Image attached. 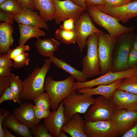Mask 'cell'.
Returning <instances> with one entry per match:
<instances>
[{"label": "cell", "mask_w": 137, "mask_h": 137, "mask_svg": "<svg viewBox=\"0 0 137 137\" xmlns=\"http://www.w3.org/2000/svg\"><path fill=\"white\" fill-rule=\"evenodd\" d=\"M86 6L97 5H105L104 0H85Z\"/></svg>", "instance_id": "obj_46"}, {"label": "cell", "mask_w": 137, "mask_h": 137, "mask_svg": "<svg viewBox=\"0 0 137 137\" xmlns=\"http://www.w3.org/2000/svg\"><path fill=\"white\" fill-rule=\"evenodd\" d=\"M110 120L114 123L118 135H123L137 123V111L116 109Z\"/></svg>", "instance_id": "obj_14"}, {"label": "cell", "mask_w": 137, "mask_h": 137, "mask_svg": "<svg viewBox=\"0 0 137 137\" xmlns=\"http://www.w3.org/2000/svg\"><path fill=\"white\" fill-rule=\"evenodd\" d=\"M55 8L54 19L56 24L70 18L76 21L85 10L71 0H53Z\"/></svg>", "instance_id": "obj_10"}, {"label": "cell", "mask_w": 137, "mask_h": 137, "mask_svg": "<svg viewBox=\"0 0 137 137\" xmlns=\"http://www.w3.org/2000/svg\"><path fill=\"white\" fill-rule=\"evenodd\" d=\"M132 47L137 51V33L134 35Z\"/></svg>", "instance_id": "obj_50"}, {"label": "cell", "mask_w": 137, "mask_h": 137, "mask_svg": "<svg viewBox=\"0 0 137 137\" xmlns=\"http://www.w3.org/2000/svg\"><path fill=\"white\" fill-rule=\"evenodd\" d=\"M0 104L6 100H12L15 103H18L14 95L10 89L9 86L5 89L2 95L0 97Z\"/></svg>", "instance_id": "obj_36"}, {"label": "cell", "mask_w": 137, "mask_h": 137, "mask_svg": "<svg viewBox=\"0 0 137 137\" xmlns=\"http://www.w3.org/2000/svg\"><path fill=\"white\" fill-rule=\"evenodd\" d=\"M76 22V21L72 18L66 19L63 21V23L60 25V28L67 31L74 30Z\"/></svg>", "instance_id": "obj_38"}, {"label": "cell", "mask_w": 137, "mask_h": 137, "mask_svg": "<svg viewBox=\"0 0 137 137\" xmlns=\"http://www.w3.org/2000/svg\"><path fill=\"white\" fill-rule=\"evenodd\" d=\"M135 34L133 32L124 33L117 37L110 71L118 72L129 69L128 59Z\"/></svg>", "instance_id": "obj_4"}, {"label": "cell", "mask_w": 137, "mask_h": 137, "mask_svg": "<svg viewBox=\"0 0 137 137\" xmlns=\"http://www.w3.org/2000/svg\"><path fill=\"white\" fill-rule=\"evenodd\" d=\"M136 74H137V66L123 71L116 72L109 71L104 75L90 81L82 82H75L73 90L75 91L82 88H92L100 85L109 84L118 79Z\"/></svg>", "instance_id": "obj_9"}, {"label": "cell", "mask_w": 137, "mask_h": 137, "mask_svg": "<svg viewBox=\"0 0 137 137\" xmlns=\"http://www.w3.org/2000/svg\"><path fill=\"white\" fill-rule=\"evenodd\" d=\"M14 19L18 24L30 25L48 29L45 22L37 11L26 8L19 13L14 15Z\"/></svg>", "instance_id": "obj_18"}, {"label": "cell", "mask_w": 137, "mask_h": 137, "mask_svg": "<svg viewBox=\"0 0 137 137\" xmlns=\"http://www.w3.org/2000/svg\"><path fill=\"white\" fill-rule=\"evenodd\" d=\"M0 10L13 15L20 13L22 8L17 0H8L0 4Z\"/></svg>", "instance_id": "obj_29"}, {"label": "cell", "mask_w": 137, "mask_h": 137, "mask_svg": "<svg viewBox=\"0 0 137 137\" xmlns=\"http://www.w3.org/2000/svg\"><path fill=\"white\" fill-rule=\"evenodd\" d=\"M56 38L67 45L77 43V37L74 30L67 31L61 28L57 29L55 32Z\"/></svg>", "instance_id": "obj_27"}, {"label": "cell", "mask_w": 137, "mask_h": 137, "mask_svg": "<svg viewBox=\"0 0 137 137\" xmlns=\"http://www.w3.org/2000/svg\"><path fill=\"white\" fill-rule=\"evenodd\" d=\"M123 79L107 84H101L95 88H82L76 91L79 93H84L93 96L99 95L111 100L115 90L118 88Z\"/></svg>", "instance_id": "obj_20"}, {"label": "cell", "mask_w": 137, "mask_h": 137, "mask_svg": "<svg viewBox=\"0 0 137 137\" xmlns=\"http://www.w3.org/2000/svg\"><path fill=\"white\" fill-rule=\"evenodd\" d=\"M95 6L98 9L116 18L119 21L126 23L131 19L137 17V1H133L121 7L113 8L105 5Z\"/></svg>", "instance_id": "obj_13"}, {"label": "cell", "mask_w": 137, "mask_h": 137, "mask_svg": "<svg viewBox=\"0 0 137 137\" xmlns=\"http://www.w3.org/2000/svg\"><path fill=\"white\" fill-rule=\"evenodd\" d=\"M52 63L49 57L45 60L42 67L34 68L23 81V88L19 99L24 101H32L37 96L44 92L46 76Z\"/></svg>", "instance_id": "obj_1"}, {"label": "cell", "mask_w": 137, "mask_h": 137, "mask_svg": "<svg viewBox=\"0 0 137 137\" xmlns=\"http://www.w3.org/2000/svg\"><path fill=\"white\" fill-rule=\"evenodd\" d=\"M65 132L61 130V132L59 135L58 137H67L68 136L66 135Z\"/></svg>", "instance_id": "obj_51"}, {"label": "cell", "mask_w": 137, "mask_h": 137, "mask_svg": "<svg viewBox=\"0 0 137 137\" xmlns=\"http://www.w3.org/2000/svg\"><path fill=\"white\" fill-rule=\"evenodd\" d=\"M23 81L19 77L11 73L10 77V82L9 87L19 104L22 103L19 97L22 92L23 88Z\"/></svg>", "instance_id": "obj_30"}, {"label": "cell", "mask_w": 137, "mask_h": 137, "mask_svg": "<svg viewBox=\"0 0 137 137\" xmlns=\"http://www.w3.org/2000/svg\"><path fill=\"white\" fill-rule=\"evenodd\" d=\"M49 57L55 66L71 75L76 82H82L87 81L88 78L82 71L77 70L68 63L56 57L54 54L50 55Z\"/></svg>", "instance_id": "obj_25"}, {"label": "cell", "mask_w": 137, "mask_h": 137, "mask_svg": "<svg viewBox=\"0 0 137 137\" xmlns=\"http://www.w3.org/2000/svg\"><path fill=\"white\" fill-rule=\"evenodd\" d=\"M14 15L0 11V21L12 25L14 24Z\"/></svg>", "instance_id": "obj_40"}, {"label": "cell", "mask_w": 137, "mask_h": 137, "mask_svg": "<svg viewBox=\"0 0 137 137\" xmlns=\"http://www.w3.org/2000/svg\"><path fill=\"white\" fill-rule=\"evenodd\" d=\"M44 119V123L49 133L53 137H58L61 128L68 121L64 114L62 101L56 111H52Z\"/></svg>", "instance_id": "obj_15"}, {"label": "cell", "mask_w": 137, "mask_h": 137, "mask_svg": "<svg viewBox=\"0 0 137 137\" xmlns=\"http://www.w3.org/2000/svg\"><path fill=\"white\" fill-rule=\"evenodd\" d=\"M84 131L87 137H115L118 135L111 120L86 121Z\"/></svg>", "instance_id": "obj_12"}, {"label": "cell", "mask_w": 137, "mask_h": 137, "mask_svg": "<svg viewBox=\"0 0 137 137\" xmlns=\"http://www.w3.org/2000/svg\"><path fill=\"white\" fill-rule=\"evenodd\" d=\"M86 10L94 22L105 28L114 38H117L124 33L133 32L135 28L134 26L123 25L116 18L102 12L94 6H87Z\"/></svg>", "instance_id": "obj_2"}, {"label": "cell", "mask_w": 137, "mask_h": 137, "mask_svg": "<svg viewBox=\"0 0 137 137\" xmlns=\"http://www.w3.org/2000/svg\"><path fill=\"white\" fill-rule=\"evenodd\" d=\"M73 92L62 100L65 115L68 120L74 114H84L89 107L95 102L96 98L92 96Z\"/></svg>", "instance_id": "obj_6"}, {"label": "cell", "mask_w": 137, "mask_h": 137, "mask_svg": "<svg viewBox=\"0 0 137 137\" xmlns=\"http://www.w3.org/2000/svg\"><path fill=\"white\" fill-rule=\"evenodd\" d=\"M105 5L111 7H117L122 6L131 1L130 0H104Z\"/></svg>", "instance_id": "obj_39"}, {"label": "cell", "mask_w": 137, "mask_h": 137, "mask_svg": "<svg viewBox=\"0 0 137 137\" xmlns=\"http://www.w3.org/2000/svg\"><path fill=\"white\" fill-rule=\"evenodd\" d=\"M11 67H0V76H3L9 75L11 73Z\"/></svg>", "instance_id": "obj_47"}, {"label": "cell", "mask_w": 137, "mask_h": 137, "mask_svg": "<svg viewBox=\"0 0 137 137\" xmlns=\"http://www.w3.org/2000/svg\"><path fill=\"white\" fill-rule=\"evenodd\" d=\"M2 126L9 128L18 136L32 137L29 128L20 122L13 114H10L4 119L2 123Z\"/></svg>", "instance_id": "obj_22"}, {"label": "cell", "mask_w": 137, "mask_h": 137, "mask_svg": "<svg viewBox=\"0 0 137 137\" xmlns=\"http://www.w3.org/2000/svg\"><path fill=\"white\" fill-rule=\"evenodd\" d=\"M131 0V1H137V0Z\"/></svg>", "instance_id": "obj_53"}, {"label": "cell", "mask_w": 137, "mask_h": 137, "mask_svg": "<svg viewBox=\"0 0 137 137\" xmlns=\"http://www.w3.org/2000/svg\"><path fill=\"white\" fill-rule=\"evenodd\" d=\"M115 109L137 111V94L117 89L111 100Z\"/></svg>", "instance_id": "obj_17"}, {"label": "cell", "mask_w": 137, "mask_h": 137, "mask_svg": "<svg viewBox=\"0 0 137 137\" xmlns=\"http://www.w3.org/2000/svg\"><path fill=\"white\" fill-rule=\"evenodd\" d=\"M20 34L19 44H24L29 39L33 38H39L41 36H45L44 31L40 28L34 26L18 24Z\"/></svg>", "instance_id": "obj_24"}, {"label": "cell", "mask_w": 137, "mask_h": 137, "mask_svg": "<svg viewBox=\"0 0 137 137\" xmlns=\"http://www.w3.org/2000/svg\"><path fill=\"white\" fill-rule=\"evenodd\" d=\"M14 29L12 25L6 22L0 23V54L6 53L12 46L14 39L12 35Z\"/></svg>", "instance_id": "obj_21"}, {"label": "cell", "mask_w": 137, "mask_h": 137, "mask_svg": "<svg viewBox=\"0 0 137 137\" xmlns=\"http://www.w3.org/2000/svg\"><path fill=\"white\" fill-rule=\"evenodd\" d=\"M30 49V47L28 45L20 44L15 48L10 49L5 54L8 58L12 60L14 57L28 51Z\"/></svg>", "instance_id": "obj_34"}, {"label": "cell", "mask_w": 137, "mask_h": 137, "mask_svg": "<svg viewBox=\"0 0 137 137\" xmlns=\"http://www.w3.org/2000/svg\"><path fill=\"white\" fill-rule=\"evenodd\" d=\"M73 3L86 10L87 6L85 0H71Z\"/></svg>", "instance_id": "obj_48"}, {"label": "cell", "mask_w": 137, "mask_h": 137, "mask_svg": "<svg viewBox=\"0 0 137 137\" xmlns=\"http://www.w3.org/2000/svg\"><path fill=\"white\" fill-rule=\"evenodd\" d=\"M75 31L77 35V43L80 52L82 53L86 45L87 40L91 35L101 31L93 24L88 13H84L76 21Z\"/></svg>", "instance_id": "obj_11"}, {"label": "cell", "mask_w": 137, "mask_h": 137, "mask_svg": "<svg viewBox=\"0 0 137 137\" xmlns=\"http://www.w3.org/2000/svg\"><path fill=\"white\" fill-rule=\"evenodd\" d=\"M85 122L79 113H76L68 120L61 130L72 137H87L84 131Z\"/></svg>", "instance_id": "obj_19"}, {"label": "cell", "mask_w": 137, "mask_h": 137, "mask_svg": "<svg viewBox=\"0 0 137 137\" xmlns=\"http://www.w3.org/2000/svg\"><path fill=\"white\" fill-rule=\"evenodd\" d=\"M13 67L16 69H19L29 64L30 60L28 53H24L15 57L13 59Z\"/></svg>", "instance_id": "obj_32"}, {"label": "cell", "mask_w": 137, "mask_h": 137, "mask_svg": "<svg viewBox=\"0 0 137 137\" xmlns=\"http://www.w3.org/2000/svg\"><path fill=\"white\" fill-rule=\"evenodd\" d=\"M115 110L110 100L100 95L84 114V118L86 122L110 120Z\"/></svg>", "instance_id": "obj_8"}, {"label": "cell", "mask_w": 137, "mask_h": 137, "mask_svg": "<svg viewBox=\"0 0 137 137\" xmlns=\"http://www.w3.org/2000/svg\"><path fill=\"white\" fill-rule=\"evenodd\" d=\"M34 111L36 118L40 121L43 118H44L48 116L51 112L50 110L41 109L35 106Z\"/></svg>", "instance_id": "obj_41"}, {"label": "cell", "mask_w": 137, "mask_h": 137, "mask_svg": "<svg viewBox=\"0 0 137 137\" xmlns=\"http://www.w3.org/2000/svg\"><path fill=\"white\" fill-rule=\"evenodd\" d=\"M22 8H26L33 10L35 9L33 0H17Z\"/></svg>", "instance_id": "obj_44"}, {"label": "cell", "mask_w": 137, "mask_h": 137, "mask_svg": "<svg viewBox=\"0 0 137 137\" xmlns=\"http://www.w3.org/2000/svg\"><path fill=\"white\" fill-rule=\"evenodd\" d=\"M127 65L129 69L137 66V51L132 47L130 49L128 55Z\"/></svg>", "instance_id": "obj_35"}, {"label": "cell", "mask_w": 137, "mask_h": 137, "mask_svg": "<svg viewBox=\"0 0 137 137\" xmlns=\"http://www.w3.org/2000/svg\"><path fill=\"white\" fill-rule=\"evenodd\" d=\"M7 57L4 54L0 57V67H11L13 66V61Z\"/></svg>", "instance_id": "obj_42"}, {"label": "cell", "mask_w": 137, "mask_h": 137, "mask_svg": "<svg viewBox=\"0 0 137 137\" xmlns=\"http://www.w3.org/2000/svg\"><path fill=\"white\" fill-rule=\"evenodd\" d=\"M6 127L2 126V129L3 131L5 137H15Z\"/></svg>", "instance_id": "obj_49"}, {"label": "cell", "mask_w": 137, "mask_h": 137, "mask_svg": "<svg viewBox=\"0 0 137 137\" xmlns=\"http://www.w3.org/2000/svg\"></svg>", "instance_id": "obj_54"}, {"label": "cell", "mask_w": 137, "mask_h": 137, "mask_svg": "<svg viewBox=\"0 0 137 137\" xmlns=\"http://www.w3.org/2000/svg\"><path fill=\"white\" fill-rule=\"evenodd\" d=\"M35 106L39 109L50 110L51 108V101L47 92H44L37 96L32 100Z\"/></svg>", "instance_id": "obj_31"}, {"label": "cell", "mask_w": 137, "mask_h": 137, "mask_svg": "<svg viewBox=\"0 0 137 137\" xmlns=\"http://www.w3.org/2000/svg\"><path fill=\"white\" fill-rule=\"evenodd\" d=\"M59 42L54 38L37 39L35 47L39 53L44 57H49L58 50Z\"/></svg>", "instance_id": "obj_23"}, {"label": "cell", "mask_w": 137, "mask_h": 137, "mask_svg": "<svg viewBox=\"0 0 137 137\" xmlns=\"http://www.w3.org/2000/svg\"><path fill=\"white\" fill-rule=\"evenodd\" d=\"M98 32L88 38L86 42L87 53L82 60V71L87 77L100 75V66L98 51Z\"/></svg>", "instance_id": "obj_5"}, {"label": "cell", "mask_w": 137, "mask_h": 137, "mask_svg": "<svg viewBox=\"0 0 137 137\" xmlns=\"http://www.w3.org/2000/svg\"><path fill=\"white\" fill-rule=\"evenodd\" d=\"M75 80L71 75L64 80L59 81L54 80L51 76L45 78V89L50 99L52 111H56L63 99L70 93L74 92L73 87Z\"/></svg>", "instance_id": "obj_3"}, {"label": "cell", "mask_w": 137, "mask_h": 137, "mask_svg": "<svg viewBox=\"0 0 137 137\" xmlns=\"http://www.w3.org/2000/svg\"><path fill=\"white\" fill-rule=\"evenodd\" d=\"M35 9L45 21L54 19L55 8L53 0H33Z\"/></svg>", "instance_id": "obj_26"}, {"label": "cell", "mask_w": 137, "mask_h": 137, "mask_svg": "<svg viewBox=\"0 0 137 137\" xmlns=\"http://www.w3.org/2000/svg\"><path fill=\"white\" fill-rule=\"evenodd\" d=\"M122 137H137V123L132 129L123 134Z\"/></svg>", "instance_id": "obj_45"}, {"label": "cell", "mask_w": 137, "mask_h": 137, "mask_svg": "<svg viewBox=\"0 0 137 137\" xmlns=\"http://www.w3.org/2000/svg\"><path fill=\"white\" fill-rule=\"evenodd\" d=\"M11 73L9 75L0 76V97L4 93L6 89L9 86Z\"/></svg>", "instance_id": "obj_37"}, {"label": "cell", "mask_w": 137, "mask_h": 137, "mask_svg": "<svg viewBox=\"0 0 137 137\" xmlns=\"http://www.w3.org/2000/svg\"><path fill=\"white\" fill-rule=\"evenodd\" d=\"M118 89L137 94V74L123 78Z\"/></svg>", "instance_id": "obj_28"}, {"label": "cell", "mask_w": 137, "mask_h": 137, "mask_svg": "<svg viewBox=\"0 0 137 137\" xmlns=\"http://www.w3.org/2000/svg\"><path fill=\"white\" fill-rule=\"evenodd\" d=\"M98 51L100 66V76L110 71L114 49L117 38L101 31L98 32Z\"/></svg>", "instance_id": "obj_7"}, {"label": "cell", "mask_w": 137, "mask_h": 137, "mask_svg": "<svg viewBox=\"0 0 137 137\" xmlns=\"http://www.w3.org/2000/svg\"><path fill=\"white\" fill-rule=\"evenodd\" d=\"M30 131L35 137H53L46 128L44 123L30 128Z\"/></svg>", "instance_id": "obj_33"}, {"label": "cell", "mask_w": 137, "mask_h": 137, "mask_svg": "<svg viewBox=\"0 0 137 137\" xmlns=\"http://www.w3.org/2000/svg\"><path fill=\"white\" fill-rule=\"evenodd\" d=\"M0 110V137H5L2 129V123L4 119L10 114V112L4 108H1Z\"/></svg>", "instance_id": "obj_43"}, {"label": "cell", "mask_w": 137, "mask_h": 137, "mask_svg": "<svg viewBox=\"0 0 137 137\" xmlns=\"http://www.w3.org/2000/svg\"><path fill=\"white\" fill-rule=\"evenodd\" d=\"M8 0H0V4H1L4 2Z\"/></svg>", "instance_id": "obj_52"}, {"label": "cell", "mask_w": 137, "mask_h": 137, "mask_svg": "<svg viewBox=\"0 0 137 137\" xmlns=\"http://www.w3.org/2000/svg\"><path fill=\"white\" fill-rule=\"evenodd\" d=\"M19 105L12 113L16 119L30 129L39 125L40 121L36 116L34 105L31 102H26Z\"/></svg>", "instance_id": "obj_16"}]
</instances>
